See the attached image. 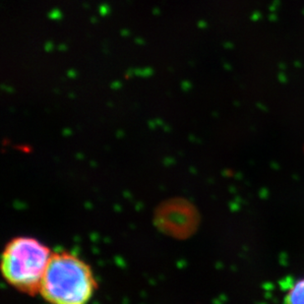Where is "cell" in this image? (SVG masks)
<instances>
[{
    "label": "cell",
    "instance_id": "cell-1",
    "mask_svg": "<svg viewBox=\"0 0 304 304\" xmlns=\"http://www.w3.org/2000/svg\"><path fill=\"white\" fill-rule=\"evenodd\" d=\"M97 289L90 265L73 253L51 254L41 284V296L48 304H88Z\"/></svg>",
    "mask_w": 304,
    "mask_h": 304
},
{
    "label": "cell",
    "instance_id": "cell-2",
    "mask_svg": "<svg viewBox=\"0 0 304 304\" xmlns=\"http://www.w3.org/2000/svg\"><path fill=\"white\" fill-rule=\"evenodd\" d=\"M52 252L35 237L17 236L5 246L1 256L2 276L15 289L29 295L40 292Z\"/></svg>",
    "mask_w": 304,
    "mask_h": 304
},
{
    "label": "cell",
    "instance_id": "cell-3",
    "mask_svg": "<svg viewBox=\"0 0 304 304\" xmlns=\"http://www.w3.org/2000/svg\"><path fill=\"white\" fill-rule=\"evenodd\" d=\"M284 304H304V278L296 280L284 296Z\"/></svg>",
    "mask_w": 304,
    "mask_h": 304
}]
</instances>
